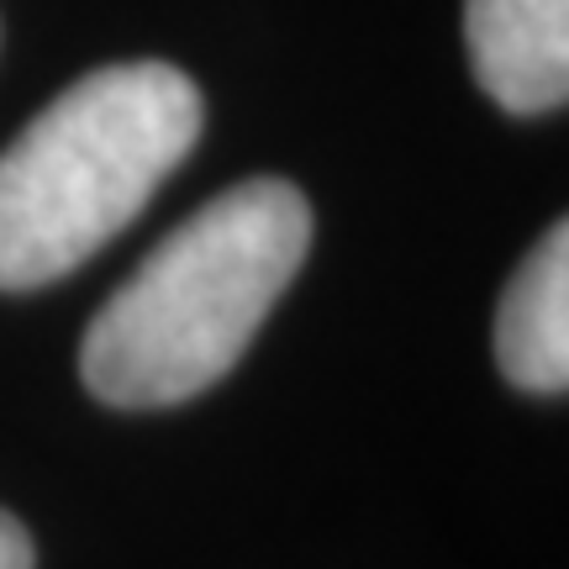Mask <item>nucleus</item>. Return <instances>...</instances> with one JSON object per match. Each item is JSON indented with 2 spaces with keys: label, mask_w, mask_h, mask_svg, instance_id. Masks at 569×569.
I'll list each match as a JSON object with an SVG mask.
<instances>
[{
  "label": "nucleus",
  "mask_w": 569,
  "mask_h": 569,
  "mask_svg": "<svg viewBox=\"0 0 569 569\" xmlns=\"http://www.w3.org/2000/svg\"><path fill=\"white\" fill-rule=\"evenodd\" d=\"M306 248L311 206L290 180H243L206 201L96 311L80 343L90 396L153 411L211 390L301 274Z\"/></svg>",
  "instance_id": "nucleus-1"
},
{
  "label": "nucleus",
  "mask_w": 569,
  "mask_h": 569,
  "mask_svg": "<svg viewBox=\"0 0 569 569\" xmlns=\"http://www.w3.org/2000/svg\"><path fill=\"white\" fill-rule=\"evenodd\" d=\"M174 63H111L63 90L0 153V290H38L101 253L201 138Z\"/></svg>",
  "instance_id": "nucleus-2"
},
{
  "label": "nucleus",
  "mask_w": 569,
  "mask_h": 569,
  "mask_svg": "<svg viewBox=\"0 0 569 569\" xmlns=\"http://www.w3.org/2000/svg\"><path fill=\"white\" fill-rule=\"evenodd\" d=\"M475 80L517 117L569 101V0H465Z\"/></svg>",
  "instance_id": "nucleus-3"
},
{
  "label": "nucleus",
  "mask_w": 569,
  "mask_h": 569,
  "mask_svg": "<svg viewBox=\"0 0 569 569\" xmlns=\"http://www.w3.org/2000/svg\"><path fill=\"white\" fill-rule=\"evenodd\" d=\"M496 365L517 390L565 396L569 386V227L553 222L496 306Z\"/></svg>",
  "instance_id": "nucleus-4"
},
{
  "label": "nucleus",
  "mask_w": 569,
  "mask_h": 569,
  "mask_svg": "<svg viewBox=\"0 0 569 569\" xmlns=\"http://www.w3.org/2000/svg\"><path fill=\"white\" fill-rule=\"evenodd\" d=\"M0 569H32V538L11 511H0Z\"/></svg>",
  "instance_id": "nucleus-5"
}]
</instances>
